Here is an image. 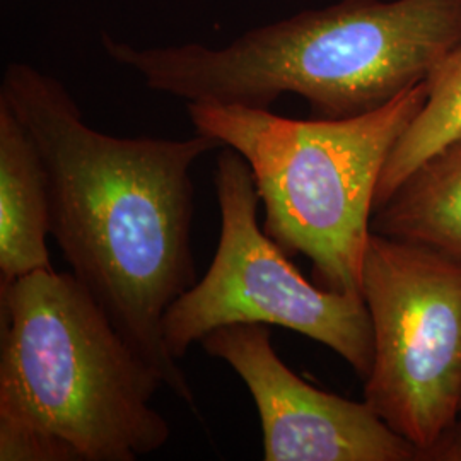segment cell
Masks as SVG:
<instances>
[{
    "instance_id": "obj_1",
    "label": "cell",
    "mask_w": 461,
    "mask_h": 461,
    "mask_svg": "<svg viewBox=\"0 0 461 461\" xmlns=\"http://www.w3.org/2000/svg\"><path fill=\"white\" fill-rule=\"evenodd\" d=\"M43 158L51 238L74 277L125 340L190 409L197 398L166 346L165 314L195 282L192 167L222 146L190 139L116 137L84 122L64 84L13 62L0 86Z\"/></svg>"
},
{
    "instance_id": "obj_2",
    "label": "cell",
    "mask_w": 461,
    "mask_h": 461,
    "mask_svg": "<svg viewBox=\"0 0 461 461\" xmlns=\"http://www.w3.org/2000/svg\"><path fill=\"white\" fill-rule=\"evenodd\" d=\"M118 66L186 103L270 108L304 99L316 118L363 115L461 47V0H340L253 28L226 47H137L101 34Z\"/></svg>"
},
{
    "instance_id": "obj_3",
    "label": "cell",
    "mask_w": 461,
    "mask_h": 461,
    "mask_svg": "<svg viewBox=\"0 0 461 461\" xmlns=\"http://www.w3.org/2000/svg\"><path fill=\"white\" fill-rule=\"evenodd\" d=\"M165 386L74 274L0 284V461H135L171 428Z\"/></svg>"
},
{
    "instance_id": "obj_4",
    "label": "cell",
    "mask_w": 461,
    "mask_h": 461,
    "mask_svg": "<svg viewBox=\"0 0 461 461\" xmlns=\"http://www.w3.org/2000/svg\"><path fill=\"white\" fill-rule=\"evenodd\" d=\"M428 98L419 83L363 115L296 120L270 108L186 103L195 133L247 161L264 230L313 264L318 285L361 293L383 167Z\"/></svg>"
},
{
    "instance_id": "obj_5",
    "label": "cell",
    "mask_w": 461,
    "mask_h": 461,
    "mask_svg": "<svg viewBox=\"0 0 461 461\" xmlns=\"http://www.w3.org/2000/svg\"><path fill=\"white\" fill-rule=\"evenodd\" d=\"M214 188L221 234L207 272L165 314L166 346L182 361L207 333L238 323L276 325L339 354L361 378L375 357L373 325L361 293L314 285L258 224L260 197L234 149L217 156Z\"/></svg>"
},
{
    "instance_id": "obj_6",
    "label": "cell",
    "mask_w": 461,
    "mask_h": 461,
    "mask_svg": "<svg viewBox=\"0 0 461 461\" xmlns=\"http://www.w3.org/2000/svg\"><path fill=\"white\" fill-rule=\"evenodd\" d=\"M361 294L375 340L364 400L422 461L461 417V258L373 230Z\"/></svg>"
},
{
    "instance_id": "obj_7",
    "label": "cell",
    "mask_w": 461,
    "mask_h": 461,
    "mask_svg": "<svg viewBox=\"0 0 461 461\" xmlns=\"http://www.w3.org/2000/svg\"><path fill=\"white\" fill-rule=\"evenodd\" d=\"M245 383L262 424L265 461H417L419 449L364 402L299 378L272 346L268 325L238 323L202 340Z\"/></svg>"
},
{
    "instance_id": "obj_8",
    "label": "cell",
    "mask_w": 461,
    "mask_h": 461,
    "mask_svg": "<svg viewBox=\"0 0 461 461\" xmlns=\"http://www.w3.org/2000/svg\"><path fill=\"white\" fill-rule=\"evenodd\" d=\"M49 176L26 125L0 99V284L51 270Z\"/></svg>"
},
{
    "instance_id": "obj_9",
    "label": "cell",
    "mask_w": 461,
    "mask_h": 461,
    "mask_svg": "<svg viewBox=\"0 0 461 461\" xmlns=\"http://www.w3.org/2000/svg\"><path fill=\"white\" fill-rule=\"evenodd\" d=\"M371 226L383 236L461 258V137L412 171Z\"/></svg>"
},
{
    "instance_id": "obj_10",
    "label": "cell",
    "mask_w": 461,
    "mask_h": 461,
    "mask_svg": "<svg viewBox=\"0 0 461 461\" xmlns=\"http://www.w3.org/2000/svg\"><path fill=\"white\" fill-rule=\"evenodd\" d=\"M426 83L428 98L383 167L375 212L412 171L461 137V47L430 72Z\"/></svg>"
},
{
    "instance_id": "obj_11",
    "label": "cell",
    "mask_w": 461,
    "mask_h": 461,
    "mask_svg": "<svg viewBox=\"0 0 461 461\" xmlns=\"http://www.w3.org/2000/svg\"><path fill=\"white\" fill-rule=\"evenodd\" d=\"M422 461H461V417L445 436L429 449Z\"/></svg>"
}]
</instances>
